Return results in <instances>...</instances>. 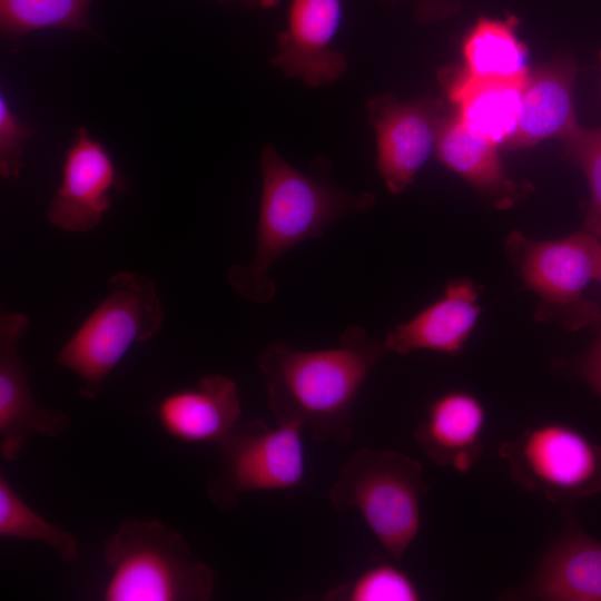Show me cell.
<instances>
[{"instance_id":"6da1fadb","label":"cell","mask_w":601,"mask_h":601,"mask_svg":"<svg viewBox=\"0 0 601 601\" xmlns=\"http://www.w3.org/2000/svg\"><path fill=\"white\" fill-rule=\"evenodd\" d=\"M388 353L384 342L349 326L332 348L294 351L273 342L257 358L276 423L309 427L315 442H347L353 406L374 366Z\"/></svg>"},{"instance_id":"7a4b0ae2","label":"cell","mask_w":601,"mask_h":601,"mask_svg":"<svg viewBox=\"0 0 601 601\" xmlns=\"http://www.w3.org/2000/svg\"><path fill=\"white\" fill-rule=\"evenodd\" d=\"M262 193L255 254L247 266L234 265L227 273L231 287L243 298L269 302L275 284L269 276L274 263L297 244L318 238L334 220L373 208L370 193H351L307 175L270 145L260 151Z\"/></svg>"},{"instance_id":"3957f363","label":"cell","mask_w":601,"mask_h":601,"mask_svg":"<svg viewBox=\"0 0 601 601\" xmlns=\"http://www.w3.org/2000/svg\"><path fill=\"white\" fill-rule=\"evenodd\" d=\"M106 601H207L215 574L184 536L161 522L125 520L104 548Z\"/></svg>"},{"instance_id":"277c9868","label":"cell","mask_w":601,"mask_h":601,"mask_svg":"<svg viewBox=\"0 0 601 601\" xmlns=\"http://www.w3.org/2000/svg\"><path fill=\"white\" fill-rule=\"evenodd\" d=\"M427 492L418 461L396 451L363 447L342 465L328 497L336 510H358L385 552L401 561L420 531Z\"/></svg>"},{"instance_id":"5b68a950","label":"cell","mask_w":601,"mask_h":601,"mask_svg":"<svg viewBox=\"0 0 601 601\" xmlns=\"http://www.w3.org/2000/svg\"><path fill=\"white\" fill-rule=\"evenodd\" d=\"M164 318L150 277L117 273L107 283L105 298L62 346L55 363L77 375L80 395L93 400L131 346L156 336Z\"/></svg>"},{"instance_id":"8992f818","label":"cell","mask_w":601,"mask_h":601,"mask_svg":"<svg viewBox=\"0 0 601 601\" xmlns=\"http://www.w3.org/2000/svg\"><path fill=\"white\" fill-rule=\"evenodd\" d=\"M499 455L528 491L565 504L601 492V445L579 430L545 422L503 442Z\"/></svg>"},{"instance_id":"52a82bcc","label":"cell","mask_w":601,"mask_h":601,"mask_svg":"<svg viewBox=\"0 0 601 601\" xmlns=\"http://www.w3.org/2000/svg\"><path fill=\"white\" fill-rule=\"evenodd\" d=\"M303 428L257 418L236 425L218 444L219 472L207 482V494L221 511L233 510L248 492L289 490L305 475Z\"/></svg>"},{"instance_id":"ba28073f","label":"cell","mask_w":601,"mask_h":601,"mask_svg":"<svg viewBox=\"0 0 601 601\" xmlns=\"http://www.w3.org/2000/svg\"><path fill=\"white\" fill-rule=\"evenodd\" d=\"M511 255L542 307L580 328L601 319V309L583 298L588 285L599 277L601 242L587 230L558 240H530L513 233L508 240Z\"/></svg>"},{"instance_id":"9c48e42d","label":"cell","mask_w":601,"mask_h":601,"mask_svg":"<svg viewBox=\"0 0 601 601\" xmlns=\"http://www.w3.org/2000/svg\"><path fill=\"white\" fill-rule=\"evenodd\" d=\"M342 16V0H290L270 65L312 88L341 79L348 61L333 40Z\"/></svg>"},{"instance_id":"30bf717a","label":"cell","mask_w":601,"mask_h":601,"mask_svg":"<svg viewBox=\"0 0 601 601\" xmlns=\"http://www.w3.org/2000/svg\"><path fill=\"white\" fill-rule=\"evenodd\" d=\"M61 174L47 216L53 226L68 233L95 229L110 208V191L126 187L105 146L85 127L75 131Z\"/></svg>"},{"instance_id":"8fae6325","label":"cell","mask_w":601,"mask_h":601,"mask_svg":"<svg viewBox=\"0 0 601 601\" xmlns=\"http://www.w3.org/2000/svg\"><path fill=\"white\" fill-rule=\"evenodd\" d=\"M20 312L0 314V453L8 462L21 454L31 433L60 436L70 425L61 411L42 407L32 395L18 345L28 326Z\"/></svg>"},{"instance_id":"7c38bea8","label":"cell","mask_w":601,"mask_h":601,"mask_svg":"<svg viewBox=\"0 0 601 601\" xmlns=\"http://www.w3.org/2000/svg\"><path fill=\"white\" fill-rule=\"evenodd\" d=\"M367 114L376 134L377 170L388 191L401 194L435 148L440 127L435 109L384 96L367 102Z\"/></svg>"},{"instance_id":"4fadbf2b","label":"cell","mask_w":601,"mask_h":601,"mask_svg":"<svg viewBox=\"0 0 601 601\" xmlns=\"http://www.w3.org/2000/svg\"><path fill=\"white\" fill-rule=\"evenodd\" d=\"M485 423V408L475 395L450 391L430 403L414 440L433 464L467 473L482 454Z\"/></svg>"},{"instance_id":"5bb4252c","label":"cell","mask_w":601,"mask_h":601,"mask_svg":"<svg viewBox=\"0 0 601 601\" xmlns=\"http://www.w3.org/2000/svg\"><path fill=\"white\" fill-rule=\"evenodd\" d=\"M157 417L164 431L186 443L218 444L242 415L238 388L224 374L204 375L193 388L160 400Z\"/></svg>"},{"instance_id":"9a60e30c","label":"cell","mask_w":601,"mask_h":601,"mask_svg":"<svg viewBox=\"0 0 601 601\" xmlns=\"http://www.w3.org/2000/svg\"><path fill=\"white\" fill-rule=\"evenodd\" d=\"M509 599L601 601V541L572 526Z\"/></svg>"},{"instance_id":"2e32d148","label":"cell","mask_w":601,"mask_h":601,"mask_svg":"<svg viewBox=\"0 0 601 601\" xmlns=\"http://www.w3.org/2000/svg\"><path fill=\"white\" fill-rule=\"evenodd\" d=\"M476 300L477 290L471 280H453L440 299L387 334L384 345L402 355L418 349L457 354L481 313Z\"/></svg>"},{"instance_id":"e0dca14e","label":"cell","mask_w":601,"mask_h":601,"mask_svg":"<svg viewBox=\"0 0 601 601\" xmlns=\"http://www.w3.org/2000/svg\"><path fill=\"white\" fill-rule=\"evenodd\" d=\"M577 68L558 61L528 73L521 92L514 134L509 149L528 148L549 138H564L577 126L573 81Z\"/></svg>"},{"instance_id":"ac0fdd59","label":"cell","mask_w":601,"mask_h":601,"mask_svg":"<svg viewBox=\"0 0 601 601\" xmlns=\"http://www.w3.org/2000/svg\"><path fill=\"white\" fill-rule=\"evenodd\" d=\"M525 79H482L463 71L450 83L447 95L456 115L470 128L496 145H505L518 125Z\"/></svg>"},{"instance_id":"d6986e66","label":"cell","mask_w":601,"mask_h":601,"mask_svg":"<svg viewBox=\"0 0 601 601\" xmlns=\"http://www.w3.org/2000/svg\"><path fill=\"white\" fill-rule=\"evenodd\" d=\"M435 150L447 168L481 189L499 191L510 186L497 145L470 128L456 114L440 122Z\"/></svg>"},{"instance_id":"ffe728a7","label":"cell","mask_w":601,"mask_h":601,"mask_svg":"<svg viewBox=\"0 0 601 601\" xmlns=\"http://www.w3.org/2000/svg\"><path fill=\"white\" fill-rule=\"evenodd\" d=\"M464 71L482 79H525V49L514 31V19L481 18L463 41Z\"/></svg>"},{"instance_id":"44dd1931","label":"cell","mask_w":601,"mask_h":601,"mask_svg":"<svg viewBox=\"0 0 601 601\" xmlns=\"http://www.w3.org/2000/svg\"><path fill=\"white\" fill-rule=\"evenodd\" d=\"M93 0H0V29L8 40L43 29L91 32L88 10Z\"/></svg>"},{"instance_id":"7402d4cb","label":"cell","mask_w":601,"mask_h":601,"mask_svg":"<svg viewBox=\"0 0 601 601\" xmlns=\"http://www.w3.org/2000/svg\"><path fill=\"white\" fill-rule=\"evenodd\" d=\"M0 536L45 543L65 562L79 558V541L33 511L0 473Z\"/></svg>"},{"instance_id":"603a6c76","label":"cell","mask_w":601,"mask_h":601,"mask_svg":"<svg viewBox=\"0 0 601 601\" xmlns=\"http://www.w3.org/2000/svg\"><path fill=\"white\" fill-rule=\"evenodd\" d=\"M327 600L345 601H417L421 593L402 569L381 563L366 569L349 583L332 589Z\"/></svg>"},{"instance_id":"cb8c5ba5","label":"cell","mask_w":601,"mask_h":601,"mask_svg":"<svg viewBox=\"0 0 601 601\" xmlns=\"http://www.w3.org/2000/svg\"><path fill=\"white\" fill-rule=\"evenodd\" d=\"M562 140L566 156L582 169L590 188L583 229L601 238V127L577 126Z\"/></svg>"},{"instance_id":"d4e9b609","label":"cell","mask_w":601,"mask_h":601,"mask_svg":"<svg viewBox=\"0 0 601 601\" xmlns=\"http://www.w3.org/2000/svg\"><path fill=\"white\" fill-rule=\"evenodd\" d=\"M35 129L22 121L0 96V174L4 179L20 176L23 147Z\"/></svg>"},{"instance_id":"484cf974","label":"cell","mask_w":601,"mask_h":601,"mask_svg":"<svg viewBox=\"0 0 601 601\" xmlns=\"http://www.w3.org/2000/svg\"><path fill=\"white\" fill-rule=\"evenodd\" d=\"M578 374L601 396V338L580 358Z\"/></svg>"},{"instance_id":"4316f807","label":"cell","mask_w":601,"mask_h":601,"mask_svg":"<svg viewBox=\"0 0 601 601\" xmlns=\"http://www.w3.org/2000/svg\"><path fill=\"white\" fill-rule=\"evenodd\" d=\"M225 1H237L246 7L260 8V9L274 8L279 2V0H225Z\"/></svg>"},{"instance_id":"83f0119b","label":"cell","mask_w":601,"mask_h":601,"mask_svg":"<svg viewBox=\"0 0 601 601\" xmlns=\"http://www.w3.org/2000/svg\"><path fill=\"white\" fill-rule=\"evenodd\" d=\"M598 279L601 282V265H600V272H599V277Z\"/></svg>"},{"instance_id":"f1b7e54d","label":"cell","mask_w":601,"mask_h":601,"mask_svg":"<svg viewBox=\"0 0 601 601\" xmlns=\"http://www.w3.org/2000/svg\"><path fill=\"white\" fill-rule=\"evenodd\" d=\"M600 59H601V55H600Z\"/></svg>"}]
</instances>
